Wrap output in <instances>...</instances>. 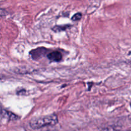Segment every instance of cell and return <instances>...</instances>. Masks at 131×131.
Instances as JSON below:
<instances>
[{"label": "cell", "mask_w": 131, "mask_h": 131, "mask_svg": "<svg viewBox=\"0 0 131 131\" xmlns=\"http://www.w3.org/2000/svg\"><path fill=\"white\" fill-rule=\"evenodd\" d=\"M58 123V117L55 114L33 118L30 121V125L33 129H38L49 125H55Z\"/></svg>", "instance_id": "6da1fadb"}, {"label": "cell", "mask_w": 131, "mask_h": 131, "mask_svg": "<svg viewBox=\"0 0 131 131\" xmlns=\"http://www.w3.org/2000/svg\"><path fill=\"white\" fill-rule=\"evenodd\" d=\"M46 50L47 49H45L44 47H39V48L31 51L30 54L33 60H37L44 56L45 53L46 52Z\"/></svg>", "instance_id": "7a4b0ae2"}, {"label": "cell", "mask_w": 131, "mask_h": 131, "mask_svg": "<svg viewBox=\"0 0 131 131\" xmlns=\"http://www.w3.org/2000/svg\"><path fill=\"white\" fill-rule=\"evenodd\" d=\"M47 57L51 61L59 62L62 60V54L59 51H53V52H50L47 54Z\"/></svg>", "instance_id": "3957f363"}, {"label": "cell", "mask_w": 131, "mask_h": 131, "mask_svg": "<svg viewBox=\"0 0 131 131\" xmlns=\"http://www.w3.org/2000/svg\"><path fill=\"white\" fill-rule=\"evenodd\" d=\"M71 25H64V26H55L54 28H53V30L55 32L62 31L65 29H68V28L71 26Z\"/></svg>", "instance_id": "277c9868"}, {"label": "cell", "mask_w": 131, "mask_h": 131, "mask_svg": "<svg viewBox=\"0 0 131 131\" xmlns=\"http://www.w3.org/2000/svg\"><path fill=\"white\" fill-rule=\"evenodd\" d=\"M82 17V14L81 13H77V14H74L73 17H72L71 19L73 20V21H78Z\"/></svg>", "instance_id": "5b68a950"}, {"label": "cell", "mask_w": 131, "mask_h": 131, "mask_svg": "<svg viewBox=\"0 0 131 131\" xmlns=\"http://www.w3.org/2000/svg\"><path fill=\"white\" fill-rule=\"evenodd\" d=\"M127 131H131V129H129V130H127Z\"/></svg>", "instance_id": "8992f818"}]
</instances>
